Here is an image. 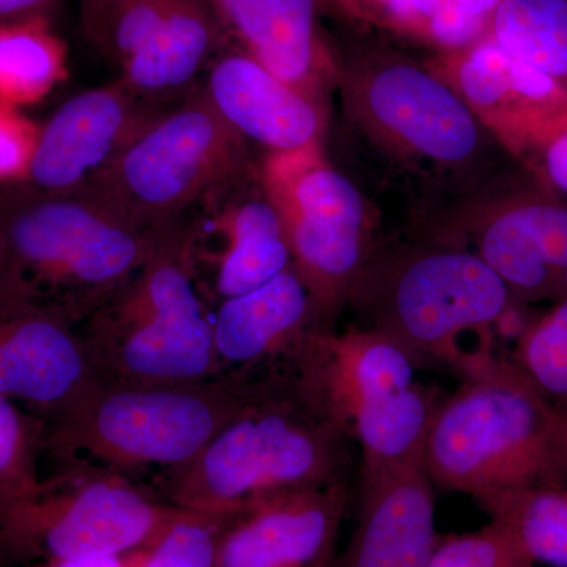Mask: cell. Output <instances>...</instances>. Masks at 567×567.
Instances as JSON below:
<instances>
[{"mask_svg":"<svg viewBox=\"0 0 567 567\" xmlns=\"http://www.w3.org/2000/svg\"><path fill=\"white\" fill-rule=\"evenodd\" d=\"M342 111L365 156L423 204L464 196L499 158L491 126L457 91L390 50L354 52Z\"/></svg>","mask_w":567,"mask_h":567,"instance_id":"cell-1","label":"cell"},{"mask_svg":"<svg viewBox=\"0 0 567 567\" xmlns=\"http://www.w3.org/2000/svg\"><path fill=\"white\" fill-rule=\"evenodd\" d=\"M350 443L292 369L265 372L199 456L167 477V502L226 518L270 496L347 483Z\"/></svg>","mask_w":567,"mask_h":567,"instance_id":"cell-2","label":"cell"},{"mask_svg":"<svg viewBox=\"0 0 567 567\" xmlns=\"http://www.w3.org/2000/svg\"><path fill=\"white\" fill-rule=\"evenodd\" d=\"M164 234L137 233L82 194H17L0 203V308L80 327Z\"/></svg>","mask_w":567,"mask_h":567,"instance_id":"cell-3","label":"cell"},{"mask_svg":"<svg viewBox=\"0 0 567 567\" xmlns=\"http://www.w3.org/2000/svg\"><path fill=\"white\" fill-rule=\"evenodd\" d=\"M462 375V385L436 405L425 436L431 483L475 499L565 486L561 415L513 360L486 354Z\"/></svg>","mask_w":567,"mask_h":567,"instance_id":"cell-4","label":"cell"},{"mask_svg":"<svg viewBox=\"0 0 567 567\" xmlns=\"http://www.w3.org/2000/svg\"><path fill=\"white\" fill-rule=\"evenodd\" d=\"M256 377L158 385L99 380L44 420L43 454L63 466L59 473L126 477L158 468L177 475L245 404Z\"/></svg>","mask_w":567,"mask_h":567,"instance_id":"cell-5","label":"cell"},{"mask_svg":"<svg viewBox=\"0 0 567 567\" xmlns=\"http://www.w3.org/2000/svg\"><path fill=\"white\" fill-rule=\"evenodd\" d=\"M76 331L104 382L158 385L221 377L213 315L200 295L194 219L167 230L140 270Z\"/></svg>","mask_w":567,"mask_h":567,"instance_id":"cell-6","label":"cell"},{"mask_svg":"<svg viewBox=\"0 0 567 567\" xmlns=\"http://www.w3.org/2000/svg\"><path fill=\"white\" fill-rule=\"evenodd\" d=\"M358 328L402 347L416 364L461 369V339L492 338L517 306L498 275L475 252L450 241L374 244L350 293Z\"/></svg>","mask_w":567,"mask_h":567,"instance_id":"cell-7","label":"cell"},{"mask_svg":"<svg viewBox=\"0 0 567 567\" xmlns=\"http://www.w3.org/2000/svg\"><path fill=\"white\" fill-rule=\"evenodd\" d=\"M416 361L364 328L315 331L292 363L295 383L357 446L360 473L421 465L436 405Z\"/></svg>","mask_w":567,"mask_h":567,"instance_id":"cell-8","label":"cell"},{"mask_svg":"<svg viewBox=\"0 0 567 567\" xmlns=\"http://www.w3.org/2000/svg\"><path fill=\"white\" fill-rule=\"evenodd\" d=\"M248 171L244 137L203 91L166 112L78 194L137 233L162 235L240 186Z\"/></svg>","mask_w":567,"mask_h":567,"instance_id":"cell-9","label":"cell"},{"mask_svg":"<svg viewBox=\"0 0 567 567\" xmlns=\"http://www.w3.org/2000/svg\"><path fill=\"white\" fill-rule=\"evenodd\" d=\"M262 188L281 216L290 267L311 295L317 330H336L374 246L363 193L317 147L270 153Z\"/></svg>","mask_w":567,"mask_h":567,"instance_id":"cell-10","label":"cell"},{"mask_svg":"<svg viewBox=\"0 0 567 567\" xmlns=\"http://www.w3.org/2000/svg\"><path fill=\"white\" fill-rule=\"evenodd\" d=\"M158 502L126 477L70 470L47 492L0 509L13 563L54 558H115L151 547L188 514Z\"/></svg>","mask_w":567,"mask_h":567,"instance_id":"cell-11","label":"cell"},{"mask_svg":"<svg viewBox=\"0 0 567 567\" xmlns=\"http://www.w3.org/2000/svg\"><path fill=\"white\" fill-rule=\"evenodd\" d=\"M121 81L73 96L40 130L29 178L43 194H78L87 188L166 112Z\"/></svg>","mask_w":567,"mask_h":567,"instance_id":"cell-12","label":"cell"},{"mask_svg":"<svg viewBox=\"0 0 567 567\" xmlns=\"http://www.w3.org/2000/svg\"><path fill=\"white\" fill-rule=\"evenodd\" d=\"M462 218L450 244L480 256L522 306L567 297V203L524 192L484 205Z\"/></svg>","mask_w":567,"mask_h":567,"instance_id":"cell-13","label":"cell"},{"mask_svg":"<svg viewBox=\"0 0 567 567\" xmlns=\"http://www.w3.org/2000/svg\"><path fill=\"white\" fill-rule=\"evenodd\" d=\"M347 506V483L252 503L224 518L215 567H315L334 554Z\"/></svg>","mask_w":567,"mask_h":567,"instance_id":"cell-14","label":"cell"},{"mask_svg":"<svg viewBox=\"0 0 567 567\" xmlns=\"http://www.w3.org/2000/svg\"><path fill=\"white\" fill-rule=\"evenodd\" d=\"M436 540L434 484L423 466L360 473L357 525L333 567H425Z\"/></svg>","mask_w":567,"mask_h":567,"instance_id":"cell-15","label":"cell"},{"mask_svg":"<svg viewBox=\"0 0 567 567\" xmlns=\"http://www.w3.org/2000/svg\"><path fill=\"white\" fill-rule=\"evenodd\" d=\"M315 331L311 295L292 267L252 292L223 300L213 315L223 375L289 368Z\"/></svg>","mask_w":567,"mask_h":567,"instance_id":"cell-16","label":"cell"},{"mask_svg":"<svg viewBox=\"0 0 567 567\" xmlns=\"http://www.w3.org/2000/svg\"><path fill=\"white\" fill-rule=\"evenodd\" d=\"M99 380L76 328L35 312L0 315V394L44 421Z\"/></svg>","mask_w":567,"mask_h":567,"instance_id":"cell-17","label":"cell"},{"mask_svg":"<svg viewBox=\"0 0 567 567\" xmlns=\"http://www.w3.org/2000/svg\"><path fill=\"white\" fill-rule=\"evenodd\" d=\"M204 92L245 141L257 142L271 153L317 147L322 117L315 99L279 80L245 51L216 61Z\"/></svg>","mask_w":567,"mask_h":567,"instance_id":"cell-18","label":"cell"},{"mask_svg":"<svg viewBox=\"0 0 567 567\" xmlns=\"http://www.w3.org/2000/svg\"><path fill=\"white\" fill-rule=\"evenodd\" d=\"M223 29L279 80L315 99L317 0H207Z\"/></svg>","mask_w":567,"mask_h":567,"instance_id":"cell-19","label":"cell"},{"mask_svg":"<svg viewBox=\"0 0 567 567\" xmlns=\"http://www.w3.org/2000/svg\"><path fill=\"white\" fill-rule=\"evenodd\" d=\"M207 224L196 221L203 233L221 240L213 260L215 292L227 298L259 289L292 264L289 241L278 208L262 196L230 199Z\"/></svg>","mask_w":567,"mask_h":567,"instance_id":"cell-20","label":"cell"},{"mask_svg":"<svg viewBox=\"0 0 567 567\" xmlns=\"http://www.w3.org/2000/svg\"><path fill=\"white\" fill-rule=\"evenodd\" d=\"M223 31L207 0H175L140 50L118 65V81L142 96L163 100L192 84L210 62Z\"/></svg>","mask_w":567,"mask_h":567,"instance_id":"cell-21","label":"cell"},{"mask_svg":"<svg viewBox=\"0 0 567 567\" xmlns=\"http://www.w3.org/2000/svg\"><path fill=\"white\" fill-rule=\"evenodd\" d=\"M454 82L458 95L488 126L513 107L554 99L559 87L492 39L477 41L458 55Z\"/></svg>","mask_w":567,"mask_h":567,"instance_id":"cell-22","label":"cell"},{"mask_svg":"<svg viewBox=\"0 0 567 567\" xmlns=\"http://www.w3.org/2000/svg\"><path fill=\"white\" fill-rule=\"evenodd\" d=\"M65 76V43L47 17L0 22V103L39 102Z\"/></svg>","mask_w":567,"mask_h":567,"instance_id":"cell-23","label":"cell"},{"mask_svg":"<svg viewBox=\"0 0 567 567\" xmlns=\"http://www.w3.org/2000/svg\"><path fill=\"white\" fill-rule=\"evenodd\" d=\"M476 503L516 537L536 566L567 567L566 484L498 492Z\"/></svg>","mask_w":567,"mask_h":567,"instance_id":"cell-24","label":"cell"},{"mask_svg":"<svg viewBox=\"0 0 567 567\" xmlns=\"http://www.w3.org/2000/svg\"><path fill=\"white\" fill-rule=\"evenodd\" d=\"M491 33L518 61L567 87V0H502Z\"/></svg>","mask_w":567,"mask_h":567,"instance_id":"cell-25","label":"cell"},{"mask_svg":"<svg viewBox=\"0 0 567 567\" xmlns=\"http://www.w3.org/2000/svg\"><path fill=\"white\" fill-rule=\"evenodd\" d=\"M43 435L41 417L25 415L14 401L0 394V509L35 498L50 487L39 472Z\"/></svg>","mask_w":567,"mask_h":567,"instance_id":"cell-26","label":"cell"},{"mask_svg":"<svg viewBox=\"0 0 567 567\" xmlns=\"http://www.w3.org/2000/svg\"><path fill=\"white\" fill-rule=\"evenodd\" d=\"M513 363L558 413L567 412V297L525 324Z\"/></svg>","mask_w":567,"mask_h":567,"instance_id":"cell-27","label":"cell"},{"mask_svg":"<svg viewBox=\"0 0 567 567\" xmlns=\"http://www.w3.org/2000/svg\"><path fill=\"white\" fill-rule=\"evenodd\" d=\"M502 0H382L391 20L405 24L447 48H468L491 28Z\"/></svg>","mask_w":567,"mask_h":567,"instance_id":"cell-28","label":"cell"},{"mask_svg":"<svg viewBox=\"0 0 567 567\" xmlns=\"http://www.w3.org/2000/svg\"><path fill=\"white\" fill-rule=\"evenodd\" d=\"M223 520L189 511L151 547L122 557L121 567H215L216 536Z\"/></svg>","mask_w":567,"mask_h":567,"instance_id":"cell-29","label":"cell"},{"mask_svg":"<svg viewBox=\"0 0 567 567\" xmlns=\"http://www.w3.org/2000/svg\"><path fill=\"white\" fill-rule=\"evenodd\" d=\"M425 567H536L516 537L496 522L436 540Z\"/></svg>","mask_w":567,"mask_h":567,"instance_id":"cell-30","label":"cell"},{"mask_svg":"<svg viewBox=\"0 0 567 567\" xmlns=\"http://www.w3.org/2000/svg\"><path fill=\"white\" fill-rule=\"evenodd\" d=\"M39 130L0 103V181L29 174Z\"/></svg>","mask_w":567,"mask_h":567,"instance_id":"cell-31","label":"cell"},{"mask_svg":"<svg viewBox=\"0 0 567 567\" xmlns=\"http://www.w3.org/2000/svg\"><path fill=\"white\" fill-rule=\"evenodd\" d=\"M543 166L546 177L558 192L567 194V130L548 142Z\"/></svg>","mask_w":567,"mask_h":567,"instance_id":"cell-32","label":"cell"},{"mask_svg":"<svg viewBox=\"0 0 567 567\" xmlns=\"http://www.w3.org/2000/svg\"><path fill=\"white\" fill-rule=\"evenodd\" d=\"M123 0H82V21L85 32L96 44L102 39L104 28Z\"/></svg>","mask_w":567,"mask_h":567,"instance_id":"cell-33","label":"cell"},{"mask_svg":"<svg viewBox=\"0 0 567 567\" xmlns=\"http://www.w3.org/2000/svg\"><path fill=\"white\" fill-rule=\"evenodd\" d=\"M58 0H0V22L47 17Z\"/></svg>","mask_w":567,"mask_h":567,"instance_id":"cell-34","label":"cell"},{"mask_svg":"<svg viewBox=\"0 0 567 567\" xmlns=\"http://www.w3.org/2000/svg\"><path fill=\"white\" fill-rule=\"evenodd\" d=\"M122 557L115 558H54L44 559L35 567H121Z\"/></svg>","mask_w":567,"mask_h":567,"instance_id":"cell-35","label":"cell"},{"mask_svg":"<svg viewBox=\"0 0 567 567\" xmlns=\"http://www.w3.org/2000/svg\"><path fill=\"white\" fill-rule=\"evenodd\" d=\"M11 563H13V558H11L6 532H3L2 518H0V567L9 566Z\"/></svg>","mask_w":567,"mask_h":567,"instance_id":"cell-36","label":"cell"},{"mask_svg":"<svg viewBox=\"0 0 567 567\" xmlns=\"http://www.w3.org/2000/svg\"><path fill=\"white\" fill-rule=\"evenodd\" d=\"M336 555L330 554L328 557H324L323 559H320L319 563L315 567H333Z\"/></svg>","mask_w":567,"mask_h":567,"instance_id":"cell-37","label":"cell"},{"mask_svg":"<svg viewBox=\"0 0 567 567\" xmlns=\"http://www.w3.org/2000/svg\"><path fill=\"white\" fill-rule=\"evenodd\" d=\"M559 415H561L563 442H565L566 454H567V412L559 413Z\"/></svg>","mask_w":567,"mask_h":567,"instance_id":"cell-38","label":"cell"},{"mask_svg":"<svg viewBox=\"0 0 567 567\" xmlns=\"http://www.w3.org/2000/svg\"><path fill=\"white\" fill-rule=\"evenodd\" d=\"M0 315H2V308H0Z\"/></svg>","mask_w":567,"mask_h":567,"instance_id":"cell-39","label":"cell"}]
</instances>
